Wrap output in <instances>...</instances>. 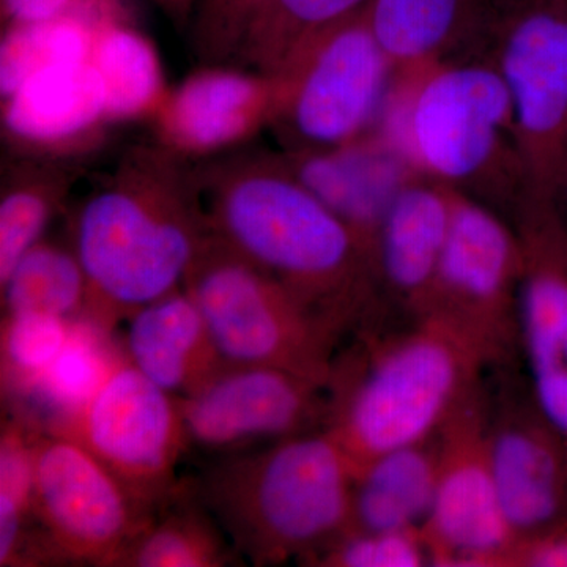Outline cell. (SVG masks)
I'll list each match as a JSON object with an SVG mask.
<instances>
[{
	"mask_svg": "<svg viewBox=\"0 0 567 567\" xmlns=\"http://www.w3.org/2000/svg\"><path fill=\"white\" fill-rule=\"evenodd\" d=\"M205 213L216 238L344 333L380 308L374 249L286 163L227 171Z\"/></svg>",
	"mask_w": 567,
	"mask_h": 567,
	"instance_id": "cell-1",
	"label": "cell"
},
{
	"mask_svg": "<svg viewBox=\"0 0 567 567\" xmlns=\"http://www.w3.org/2000/svg\"><path fill=\"white\" fill-rule=\"evenodd\" d=\"M375 133L417 174L509 221L529 192L509 92L487 55L395 71Z\"/></svg>",
	"mask_w": 567,
	"mask_h": 567,
	"instance_id": "cell-2",
	"label": "cell"
},
{
	"mask_svg": "<svg viewBox=\"0 0 567 567\" xmlns=\"http://www.w3.org/2000/svg\"><path fill=\"white\" fill-rule=\"evenodd\" d=\"M357 470L327 427L224 454L194 495L254 566L311 561L352 527Z\"/></svg>",
	"mask_w": 567,
	"mask_h": 567,
	"instance_id": "cell-3",
	"label": "cell"
},
{
	"mask_svg": "<svg viewBox=\"0 0 567 567\" xmlns=\"http://www.w3.org/2000/svg\"><path fill=\"white\" fill-rule=\"evenodd\" d=\"M169 164L145 153L87 197L74 252L89 282L85 315L107 328L181 289L210 237L207 213Z\"/></svg>",
	"mask_w": 567,
	"mask_h": 567,
	"instance_id": "cell-4",
	"label": "cell"
},
{
	"mask_svg": "<svg viewBox=\"0 0 567 567\" xmlns=\"http://www.w3.org/2000/svg\"><path fill=\"white\" fill-rule=\"evenodd\" d=\"M491 364L468 338L435 317L338 357L327 429L360 472L374 458L434 439L476 394Z\"/></svg>",
	"mask_w": 567,
	"mask_h": 567,
	"instance_id": "cell-5",
	"label": "cell"
},
{
	"mask_svg": "<svg viewBox=\"0 0 567 567\" xmlns=\"http://www.w3.org/2000/svg\"><path fill=\"white\" fill-rule=\"evenodd\" d=\"M183 289L203 311L227 363L284 369L330 385L344 331L213 233Z\"/></svg>",
	"mask_w": 567,
	"mask_h": 567,
	"instance_id": "cell-6",
	"label": "cell"
},
{
	"mask_svg": "<svg viewBox=\"0 0 567 567\" xmlns=\"http://www.w3.org/2000/svg\"><path fill=\"white\" fill-rule=\"evenodd\" d=\"M394 74L364 7L320 33L270 76L275 82L270 122L292 152L350 144L379 128Z\"/></svg>",
	"mask_w": 567,
	"mask_h": 567,
	"instance_id": "cell-7",
	"label": "cell"
},
{
	"mask_svg": "<svg viewBox=\"0 0 567 567\" xmlns=\"http://www.w3.org/2000/svg\"><path fill=\"white\" fill-rule=\"evenodd\" d=\"M487 58L513 104L528 193H567V0H509Z\"/></svg>",
	"mask_w": 567,
	"mask_h": 567,
	"instance_id": "cell-8",
	"label": "cell"
},
{
	"mask_svg": "<svg viewBox=\"0 0 567 567\" xmlns=\"http://www.w3.org/2000/svg\"><path fill=\"white\" fill-rule=\"evenodd\" d=\"M155 513L80 443L35 432L33 514L48 563L115 567Z\"/></svg>",
	"mask_w": 567,
	"mask_h": 567,
	"instance_id": "cell-9",
	"label": "cell"
},
{
	"mask_svg": "<svg viewBox=\"0 0 567 567\" xmlns=\"http://www.w3.org/2000/svg\"><path fill=\"white\" fill-rule=\"evenodd\" d=\"M50 431L84 446L148 509L158 511L181 487L177 466L189 445L181 398L126 354L91 401Z\"/></svg>",
	"mask_w": 567,
	"mask_h": 567,
	"instance_id": "cell-10",
	"label": "cell"
},
{
	"mask_svg": "<svg viewBox=\"0 0 567 567\" xmlns=\"http://www.w3.org/2000/svg\"><path fill=\"white\" fill-rule=\"evenodd\" d=\"M522 248L513 223L454 189L453 221L425 316L503 360L518 336Z\"/></svg>",
	"mask_w": 567,
	"mask_h": 567,
	"instance_id": "cell-11",
	"label": "cell"
},
{
	"mask_svg": "<svg viewBox=\"0 0 567 567\" xmlns=\"http://www.w3.org/2000/svg\"><path fill=\"white\" fill-rule=\"evenodd\" d=\"M431 565L514 566L518 540L499 502L476 394L440 432L434 503L420 528Z\"/></svg>",
	"mask_w": 567,
	"mask_h": 567,
	"instance_id": "cell-12",
	"label": "cell"
},
{
	"mask_svg": "<svg viewBox=\"0 0 567 567\" xmlns=\"http://www.w3.org/2000/svg\"><path fill=\"white\" fill-rule=\"evenodd\" d=\"M181 402L189 445L224 456L327 427L331 398L295 372L226 363Z\"/></svg>",
	"mask_w": 567,
	"mask_h": 567,
	"instance_id": "cell-13",
	"label": "cell"
},
{
	"mask_svg": "<svg viewBox=\"0 0 567 567\" xmlns=\"http://www.w3.org/2000/svg\"><path fill=\"white\" fill-rule=\"evenodd\" d=\"M557 200L528 193L511 223L522 248L518 336L533 394L547 423L567 440V235Z\"/></svg>",
	"mask_w": 567,
	"mask_h": 567,
	"instance_id": "cell-14",
	"label": "cell"
},
{
	"mask_svg": "<svg viewBox=\"0 0 567 567\" xmlns=\"http://www.w3.org/2000/svg\"><path fill=\"white\" fill-rule=\"evenodd\" d=\"M454 189L416 174L394 197L374 245L383 300L420 319L434 297L440 262L453 221Z\"/></svg>",
	"mask_w": 567,
	"mask_h": 567,
	"instance_id": "cell-15",
	"label": "cell"
},
{
	"mask_svg": "<svg viewBox=\"0 0 567 567\" xmlns=\"http://www.w3.org/2000/svg\"><path fill=\"white\" fill-rule=\"evenodd\" d=\"M275 82L264 73L212 66L182 82L155 112L171 151L205 155L245 141L271 121Z\"/></svg>",
	"mask_w": 567,
	"mask_h": 567,
	"instance_id": "cell-16",
	"label": "cell"
},
{
	"mask_svg": "<svg viewBox=\"0 0 567 567\" xmlns=\"http://www.w3.org/2000/svg\"><path fill=\"white\" fill-rule=\"evenodd\" d=\"M284 163L372 249L394 197L417 174L379 133L341 147L290 152Z\"/></svg>",
	"mask_w": 567,
	"mask_h": 567,
	"instance_id": "cell-17",
	"label": "cell"
},
{
	"mask_svg": "<svg viewBox=\"0 0 567 567\" xmlns=\"http://www.w3.org/2000/svg\"><path fill=\"white\" fill-rule=\"evenodd\" d=\"M550 429L525 415L516 402L487 420L492 475L518 547L550 527L565 505V468L547 434Z\"/></svg>",
	"mask_w": 567,
	"mask_h": 567,
	"instance_id": "cell-18",
	"label": "cell"
},
{
	"mask_svg": "<svg viewBox=\"0 0 567 567\" xmlns=\"http://www.w3.org/2000/svg\"><path fill=\"white\" fill-rule=\"evenodd\" d=\"M509 0H371L369 21L395 71L484 58Z\"/></svg>",
	"mask_w": 567,
	"mask_h": 567,
	"instance_id": "cell-19",
	"label": "cell"
},
{
	"mask_svg": "<svg viewBox=\"0 0 567 567\" xmlns=\"http://www.w3.org/2000/svg\"><path fill=\"white\" fill-rule=\"evenodd\" d=\"M126 320L123 352L171 394H193L227 363L203 311L185 289L142 306Z\"/></svg>",
	"mask_w": 567,
	"mask_h": 567,
	"instance_id": "cell-20",
	"label": "cell"
},
{
	"mask_svg": "<svg viewBox=\"0 0 567 567\" xmlns=\"http://www.w3.org/2000/svg\"><path fill=\"white\" fill-rule=\"evenodd\" d=\"M106 122L103 82L91 61L37 71L3 96L7 133L29 147H65Z\"/></svg>",
	"mask_w": 567,
	"mask_h": 567,
	"instance_id": "cell-21",
	"label": "cell"
},
{
	"mask_svg": "<svg viewBox=\"0 0 567 567\" xmlns=\"http://www.w3.org/2000/svg\"><path fill=\"white\" fill-rule=\"evenodd\" d=\"M440 472V434L390 451L358 472L350 532L421 528L429 516Z\"/></svg>",
	"mask_w": 567,
	"mask_h": 567,
	"instance_id": "cell-22",
	"label": "cell"
},
{
	"mask_svg": "<svg viewBox=\"0 0 567 567\" xmlns=\"http://www.w3.org/2000/svg\"><path fill=\"white\" fill-rule=\"evenodd\" d=\"M192 486H181L125 548L115 567L245 565Z\"/></svg>",
	"mask_w": 567,
	"mask_h": 567,
	"instance_id": "cell-23",
	"label": "cell"
},
{
	"mask_svg": "<svg viewBox=\"0 0 567 567\" xmlns=\"http://www.w3.org/2000/svg\"><path fill=\"white\" fill-rule=\"evenodd\" d=\"M89 61L103 82L110 122L155 114L166 99L158 52L122 17L100 22Z\"/></svg>",
	"mask_w": 567,
	"mask_h": 567,
	"instance_id": "cell-24",
	"label": "cell"
},
{
	"mask_svg": "<svg viewBox=\"0 0 567 567\" xmlns=\"http://www.w3.org/2000/svg\"><path fill=\"white\" fill-rule=\"evenodd\" d=\"M111 331L85 312L73 317L69 341L58 360L22 395L54 417L50 429L76 415L125 357L112 344Z\"/></svg>",
	"mask_w": 567,
	"mask_h": 567,
	"instance_id": "cell-25",
	"label": "cell"
},
{
	"mask_svg": "<svg viewBox=\"0 0 567 567\" xmlns=\"http://www.w3.org/2000/svg\"><path fill=\"white\" fill-rule=\"evenodd\" d=\"M371 0H267L238 54L275 76L320 33L368 7Z\"/></svg>",
	"mask_w": 567,
	"mask_h": 567,
	"instance_id": "cell-26",
	"label": "cell"
},
{
	"mask_svg": "<svg viewBox=\"0 0 567 567\" xmlns=\"http://www.w3.org/2000/svg\"><path fill=\"white\" fill-rule=\"evenodd\" d=\"M32 429L20 420L0 436V566L47 565L33 514Z\"/></svg>",
	"mask_w": 567,
	"mask_h": 567,
	"instance_id": "cell-27",
	"label": "cell"
},
{
	"mask_svg": "<svg viewBox=\"0 0 567 567\" xmlns=\"http://www.w3.org/2000/svg\"><path fill=\"white\" fill-rule=\"evenodd\" d=\"M2 284L6 315L44 312L71 319L85 311L89 282L76 252L41 240Z\"/></svg>",
	"mask_w": 567,
	"mask_h": 567,
	"instance_id": "cell-28",
	"label": "cell"
},
{
	"mask_svg": "<svg viewBox=\"0 0 567 567\" xmlns=\"http://www.w3.org/2000/svg\"><path fill=\"white\" fill-rule=\"evenodd\" d=\"M73 13L33 24L9 25L0 44V91L10 95L37 71L91 59L100 22Z\"/></svg>",
	"mask_w": 567,
	"mask_h": 567,
	"instance_id": "cell-29",
	"label": "cell"
},
{
	"mask_svg": "<svg viewBox=\"0 0 567 567\" xmlns=\"http://www.w3.org/2000/svg\"><path fill=\"white\" fill-rule=\"evenodd\" d=\"M71 319L44 312L6 315L2 372L7 390L22 398L39 382L69 341Z\"/></svg>",
	"mask_w": 567,
	"mask_h": 567,
	"instance_id": "cell-30",
	"label": "cell"
},
{
	"mask_svg": "<svg viewBox=\"0 0 567 567\" xmlns=\"http://www.w3.org/2000/svg\"><path fill=\"white\" fill-rule=\"evenodd\" d=\"M61 189L43 178L21 182L3 194L0 203V279L13 270L18 260L40 244L58 210Z\"/></svg>",
	"mask_w": 567,
	"mask_h": 567,
	"instance_id": "cell-31",
	"label": "cell"
},
{
	"mask_svg": "<svg viewBox=\"0 0 567 567\" xmlns=\"http://www.w3.org/2000/svg\"><path fill=\"white\" fill-rule=\"evenodd\" d=\"M309 565L331 567H421L431 565L420 528L349 532Z\"/></svg>",
	"mask_w": 567,
	"mask_h": 567,
	"instance_id": "cell-32",
	"label": "cell"
},
{
	"mask_svg": "<svg viewBox=\"0 0 567 567\" xmlns=\"http://www.w3.org/2000/svg\"><path fill=\"white\" fill-rule=\"evenodd\" d=\"M265 2L267 0H194L200 51L213 61L240 51Z\"/></svg>",
	"mask_w": 567,
	"mask_h": 567,
	"instance_id": "cell-33",
	"label": "cell"
},
{
	"mask_svg": "<svg viewBox=\"0 0 567 567\" xmlns=\"http://www.w3.org/2000/svg\"><path fill=\"white\" fill-rule=\"evenodd\" d=\"M2 11L9 25L33 24L73 13L96 20L121 17L115 0H2Z\"/></svg>",
	"mask_w": 567,
	"mask_h": 567,
	"instance_id": "cell-34",
	"label": "cell"
},
{
	"mask_svg": "<svg viewBox=\"0 0 567 567\" xmlns=\"http://www.w3.org/2000/svg\"><path fill=\"white\" fill-rule=\"evenodd\" d=\"M156 2L174 17H188L194 7V0H156Z\"/></svg>",
	"mask_w": 567,
	"mask_h": 567,
	"instance_id": "cell-35",
	"label": "cell"
}]
</instances>
